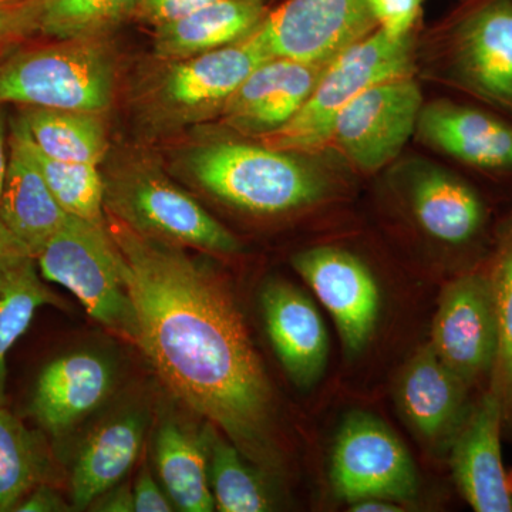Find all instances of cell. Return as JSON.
<instances>
[{
  "label": "cell",
  "instance_id": "1",
  "mask_svg": "<svg viewBox=\"0 0 512 512\" xmlns=\"http://www.w3.org/2000/svg\"><path fill=\"white\" fill-rule=\"evenodd\" d=\"M133 301L137 346L171 393L266 476L281 473L274 390L227 284L183 247L106 212Z\"/></svg>",
  "mask_w": 512,
  "mask_h": 512
},
{
  "label": "cell",
  "instance_id": "2",
  "mask_svg": "<svg viewBox=\"0 0 512 512\" xmlns=\"http://www.w3.org/2000/svg\"><path fill=\"white\" fill-rule=\"evenodd\" d=\"M185 171L224 204L255 215H281L328 197L330 181L301 153L264 144L214 141L188 151Z\"/></svg>",
  "mask_w": 512,
  "mask_h": 512
},
{
  "label": "cell",
  "instance_id": "3",
  "mask_svg": "<svg viewBox=\"0 0 512 512\" xmlns=\"http://www.w3.org/2000/svg\"><path fill=\"white\" fill-rule=\"evenodd\" d=\"M114 74L103 39H56L0 62V103L104 113L113 103Z\"/></svg>",
  "mask_w": 512,
  "mask_h": 512
},
{
  "label": "cell",
  "instance_id": "4",
  "mask_svg": "<svg viewBox=\"0 0 512 512\" xmlns=\"http://www.w3.org/2000/svg\"><path fill=\"white\" fill-rule=\"evenodd\" d=\"M104 211L147 237L210 254H235L238 239L153 163L131 160L103 174Z\"/></svg>",
  "mask_w": 512,
  "mask_h": 512
},
{
  "label": "cell",
  "instance_id": "5",
  "mask_svg": "<svg viewBox=\"0 0 512 512\" xmlns=\"http://www.w3.org/2000/svg\"><path fill=\"white\" fill-rule=\"evenodd\" d=\"M412 35L393 39L380 29L330 60L318 84L285 126L258 138L261 144L291 153H311L329 146L342 110L369 87L412 76Z\"/></svg>",
  "mask_w": 512,
  "mask_h": 512
},
{
  "label": "cell",
  "instance_id": "6",
  "mask_svg": "<svg viewBox=\"0 0 512 512\" xmlns=\"http://www.w3.org/2000/svg\"><path fill=\"white\" fill-rule=\"evenodd\" d=\"M35 261L46 281L72 292L94 320L137 345L136 311L106 222L67 215Z\"/></svg>",
  "mask_w": 512,
  "mask_h": 512
},
{
  "label": "cell",
  "instance_id": "7",
  "mask_svg": "<svg viewBox=\"0 0 512 512\" xmlns=\"http://www.w3.org/2000/svg\"><path fill=\"white\" fill-rule=\"evenodd\" d=\"M272 59L252 32L221 49L167 62L146 93L148 120L158 128H180L220 117L232 93L259 64Z\"/></svg>",
  "mask_w": 512,
  "mask_h": 512
},
{
  "label": "cell",
  "instance_id": "8",
  "mask_svg": "<svg viewBox=\"0 0 512 512\" xmlns=\"http://www.w3.org/2000/svg\"><path fill=\"white\" fill-rule=\"evenodd\" d=\"M376 29L366 0H285L252 36L272 59L328 64Z\"/></svg>",
  "mask_w": 512,
  "mask_h": 512
},
{
  "label": "cell",
  "instance_id": "9",
  "mask_svg": "<svg viewBox=\"0 0 512 512\" xmlns=\"http://www.w3.org/2000/svg\"><path fill=\"white\" fill-rule=\"evenodd\" d=\"M333 490L348 503L363 498L413 500L417 471L409 451L386 424L350 414L336 439L330 467Z\"/></svg>",
  "mask_w": 512,
  "mask_h": 512
},
{
  "label": "cell",
  "instance_id": "10",
  "mask_svg": "<svg viewBox=\"0 0 512 512\" xmlns=\"http://www.w3.org/2000/svg\"><path fill=\"white\" fill-rule=\"evenodd\" d=\"M423 109L412 76L384 80L355 97L333 126L330 143L363 173L382 170L416 133Z\"/></svg>",
  "mask_w": 512,
  "mask_h": 512
},
{
  "label": "cell",
  "instance_id": "11",
  "mask_svg": "<svg viewBox=\"0 0 512 512\" xmlns=\"http://www.w3.org/2000/svg\"><path fill=\"white\" fill-rule=\"evenodd\" d=\"M431 348L467 384L493 372L498 322L491 278L471 274L447 286L434 318Z\"/></svg>",
  "mask_w": 512,
  "mask_h": 512
},
{
  "label": "cell",
  "instance_id": "12",
  "mask_svg": "<svg viewBox=\"0 0 512 512\" xmlns=\"http://www.w3.org/2000/svg\"><path fill=\"white\" fill-rule=\"evenodd\" d=\"M458 84L512 111V0H478L458 18L450 39Z\"/></svg>",
  "mask_w": 512,
  "mask_h": 512
},
{
  "label": "cell",
  "instance_id": "13",
  "mask_svg": "<svg viewBox=\"0 0 512 512\" xmlns=\"http://www.w3.org/2000/svg\"><path fill=\"white\" fill-rule=\"evenodd\" d=\"M293 268L328 309L350 355L372 338L380 312L375 276L356 255L335 247L306 249L293 256Z\"/></svg>",
  "mask_w": 512,
  "mask_h": 512
},
{
  "label": "cell",
  "instance_id": "14",
  "mask_svg": "<svg viewBox=\"0 0 512 512\" xmlns=\"http://www.w3.org/2000/svg\"><path fill=\"white\" fill-rule=\"evenodd\" d=\"M326 66L285 57L266 60L229 97L222 121L255 140L278 130L305 104Z\"/></svg>",
  "mask_w": 512,
  "mask_h": 512
},
{
  "label": "cell",
  "instance_id": "15",
  "mask_svg": "<svg viewBox=\"0 0 512 512\" xmlns=\"http://www.w3.org/2000/svg\"><path fill=\"white\" fill-rule=\"evenodd\" d=\"M504 410L488 392L468 410L451 441V468L460 493L477 512H512V491L501 454Z\"/></svg>",
  "mask_w": 512,
  "mask_h": 512
},
{
  "label": "cell",
  "instance_id": "16",
  "mask_svg": "<svg viewBox=\"0 0 512 512\" xmlns=\"http://www.w3.org/2000/svg\"><path fill=\"white\" fill-rule=\"evenodd\" d=\"M116 370L99 353L74 352L42 370L33 390L30 412L52 436H63L106 402Z\"/></svg>",
  "mask_w": 512,
  "mask_h": 512
},
{
  "label": "cell",
  "instance_id": "17",
  "mask_svg": "<svg viewBox=\"0 0 512 512\" xmlns=\"http://www.w3.org/2000/svg\"><path fill=\"white\" fill-rule=\"evenodd\" d=\"M269 340L293 383L309 389L328 363V333L315 303L288 282L271 281L261 293Z\"/></svg>",
  "mask_w": 512,
  "mask_h": 512
},
{
  "label": "cell",
  "instance_id": "18",
  "mask_svg": "<svg viewBox=\"0 0 512 512\" xmlns=\"http://www.w3.org/2000/svg\"><path fill=\"white\" fill-rule=\"evenodd\" d=\"M416 133L427 146L470 167L512 171V126L487 111L433 101L421 109Z\"/></svg>",
  "mask_w": 512,
  "mask_h": 512
},
{
  "label": "cell",
  "instance_id": "19",
  "mask_svg": "<svg viewBox=\"0 0 512 512\" xmlns=\"http://www.w3.org/2000/svg\"><path fill=\"white\" fill-rule=\"evenodd\" d=\"M467 386L431 345L424 346L400 377V409L424 440L431 444L451 443L468 413Z\"/></svg>",
  "mask_w": 512,
  "mask_h": 512
},
{
  "label": "cell",
  "instance_id": "20",
  "mask_svg": "<svg viewBox=\"0 0 512 512\" xmlns=\"http://www.w3.org/2000/svg\"><path fill=\"white\" fill-rule=\"evenodd\" d=\"M67 215L50 191L18 128L12 126L8 170L0 192V221L35 258Z\"/></svg>",
  "mask_w": 512,
  "mask_h": 512
},
{
  "label": "cell",
  "instance_id": "21",
  "mask_svg": "<svg viewBox=\"0 0 512 512\" xmlns=\"http://www.w3.org/2000/svg\"><path fill=\"white\" fill-rule=\"evenodd\" d=\"M414 218L423 231L448 245L467 244L484 224L483 201L456 175L421 164L409 184Z\"/></svg>",
  "mask_w": 512,
  "mask_h": 512
},
{
  "label": "cell",
  "instance_id": "22",
  "mask_svg": "<svg viewBox=\"0 0 512 512\" xmlns=\"http://www.w3.org/2000/svg\"><path fill=\"white\" fill-rule=\"evenodd\" d=\"M264 0H220L154 29L153 49L177 62L221 49L248 36L268 13Z\"/></svg>",
  "mask_w": 512,
  "mask_h": 512
},
{
  "label": "cell",
  "instance_id": "23",
  "mask_svg": "<svg viewBox=\"0 0 512 512\" xmlns=\"http://www.w3.org/2000/svg\"><path fill=\"white\" fill-rule=\"evenodd\" d=\"M146 434V417L140 412L121 414L107 421L84 443L72 473V500L76 510L121 483L136 463Z\"/></svg>",
  "mask_w": 512,
  "mask_h": 512
},
{
  "label": "cell",
  "instance_id": "24",
  "mask_svg": "<svg viewBox=\"0 0 512 512\" xmlns=\"http://www.w3.org/2000/svg\"><path fill=\"white\" fill-rule=\"evenodd\" d=\"M103 113L22 107L18 119L45 156L100 167L109 148Z\"/></svg>",
  "mask_w": 512,
  "mask_h": 512
},
{
  "label": "cell",
  "instance_id": "25",
  "mask_svg": "<svg viewBox=\"0 0 512 512\" xmlns=\"http://www.w3.org/2000/svg\"><path fill=\"white\" fill-rule=\"evenodd\" d=\"M154 460L158 477L177 510H215L201 434L192 436L175 421H165L154 440Z\"/></svg>",
  "mask_w": 512,
  "mask_h": 512
},
{
  "label": "cell",
  "instance_id": "26",
  "mask_svg": "<svg viewBox=\"0 0 512 512\" xmlns=\"http://www.w3.org/2000/svg\"><path fill=\"white\" fill-rule=\"evenodd\" d=\"M207 453L208 481L215 510L265 512L272 510V497L262 473L217 427L201 431Z\"/></svg>",
  "mask_w": 512,
  "mask_h": 512
},
{
  "label": "cell",
  "instance_id": "27",
  "mask_svg": "<svg viewBox=\"0 0 512 512\" xmlns=\"http://www.w3.org/2000/svg\"><path fill=\"white\" fill-rule=\"evenodd\" d=\"M62 302L40 278L35 258L0 268V404L6 402L9 350L28 330L37 309Z\"/></svg>",
  "mask_w": 512,
  "mask_h": 512
},
{
  "label": "cell",
  "instance_id": "28",
  "mask_svg": "<svg viewBox=\"0 0 512 512\" xmlns=\"http://www.w3.org/2000/svg\"><path fill=\"white\" fill-rule=\"evenodd\" d=\"M47 473L45 441L0 404V512L15 511Z\"/></svg>",
  "mask_w": 512,
  "mask_h": 512
},
{
  "label": "cell",
  "instance_id": "29",
  "mask_svg": "<svg viewBox=\"0 0 512 512\" xmlns=\"http://www.w3.org/2000/svg\"><path fill=\"white\" fill-rule=\"evenodd\" d=\"M12 126L18 128L60 207L74 217L104 224L106 211L103 173L100 168L92 164L64 163L47 157L32 143L28 131L19 119L13 121Z\"/></svg>",
  "mask_w": 512,
  "mask_h": 512
},
{
  "label": "cell",
  "instance_id": "30",
  "mask_svg": "<svg viewBox=\"0 0 512 512\" xmlns=\"http://www.w3.org/2000/svg\"><path fill=\"white\" fill-rule=\"evenodd\" d=\"M141 0H46L40 32L55 39H103L133 19Z\"/></svg>",
  "mask_w": 512,
  "mask_h": 512
},
{
  "label": "cell",
  "instance_id": "31",
  "mask_svg": "<svg viewBox=\"0 0 512 512\" xmlns=\"http://www.w3.org/2000/svg\"><path fill=\"white\" fill-rule=\"evenodd\" d=\"M498 322V352L491 392L497 394L504 419H512V239L491 276Z\"/></svg>",
  "mask_w": 512,
  "mask_h": 512
},
{
  "label": "cell",
  "instance_id": "32",
  "mask_svg": "<svg viewBox=\"0 0 512 512\" xmlns=\"http://www.w3.org/2000/svg\"><path fill=\"white\" fill-rule=\"evenodd\" d=\"M46 0H26L0 8V53L40 32Z\"/></svg>",
  "mask_w": 512,
  "mask_h": 512
},
{
  "label": "cell",
  "instance_id": "33",
  "mask_svg": "<svg viewBox=\"0 0 512 512\" xmlns=\"http://www.w3.org/2000/svg\"><path fill=\"white\" fill-rule=\"evenodd\" d=\"M377 29L393 39L412 35L424 0H366Z\"/></svg>",
  "mask_w": 512,
  "mask_h": 512
},
{
  "label": "cell",
  "instance_id": "34",
  "mask_svg": "<svg viewBox=\"0 0 512 512\" xmlns=\"http://www.w3.org/2000/svg\"><path fill=\"white\" fill-rule=\"evenodd\" d=\"M220 0H141L134 18L156 29L174 22Z\"/></svg>",
  "mask_w": 512,
  "mask_h": 512
},
{
  "label": "cell",
  "instance_id": "35",
  "mask_svg": "<svg viewBox=\"0 0 512 512\" xmlns=\"http://www.w3.org/2000/svg\"><path fill=\"white\" fill-rule=\"evenodd\" d=\"M134 510L136 512H173L177 510L167 491L160 488L148 468L138 474L133 487Z\"/></svg>",
  "mask_w": 512,
  "mask_h": 512
},
{
  "label": "cell",
  "instance_id": "36",
  "mask_svg": "<svg viewBox=\"0 0 512 512\" xmlns=\"http://www.w3.org/2000/svg\"><path fill=\"white\" fill-rule=\"evenodd\" d=\"M70 507L63 500L62 495L55 488L45 483L37 485L35 490L23 498L15 508L19 512H62L69 511Z\"/></svg>",
  "mask_w": 512,
  "mask_h": 512
},
{
  "label": "cell",
  "instance_id": "37",
  "mask_svg": "<svg viewBox=\"0 0 512 512\" xmlns=\"http://www.w3.org/2000/svg\"><path fill=\"white\" fill-rule=\"evenodd\" d=\"M93 511L103 512H136L134 510L133 488L127 484H119L101 495L92 504Z\"/></svg>",
  "mask_w": 512,
  "mask_h": 512
},
{
  "label": "cell",
  "instance_id": "38",
  "mask_svg": "<svg viewBox=\"0 0 512 512\" xmlns=\"http://www.w3.org/2000/svg\"><path fill=\"white\" fill-rule=\"evenodd\" d=\"M33 258L28 248L0 221V268Z\"/></svg>",
  "mask_w": 512,
  "mask_h": 512
},
{
  "label": "cell",
  "instance_id": "39",
  "mask_svg": "<svg viewBox=\"0 0 512 512\" xmlns=\"http://www.w3.org/2000/svg\"><path fill=\"white\" fill-rule=\"evenodd\" d=\"M350 510L355 512H397L400 511L396 501L386 500V498H363L355 503H350Z\"/></svg>",
  "mask_w": 512,
  "mask_h": 512
},
{
  "label": "cell",
  "instance_id": "40",
  "mask_svg": "<svg viewBox=\"0 0 512 512\" xmlns=\"http://www.w3.org/2000/svg\"><path fill=\"white\" fill-rule=\"evenodd\" d=\"M8 123H6L5 104L0 103V192L5 183L6 170H8Z\"/></svg>",
  "mask_w": 512,
  "mask_h": 512
},
{
  "label": "cell",
  "instance_id": "41",
  "mask_svg": "<svg viewBox=\"0 0 512 512\" xmlns=\"http://www.w3.org/2000/svg\"><path fill=\"white\" fill-rule=\"evenodd\" d=\"M26 2V0H0V8L5 6L16 5V3Z\"/></svg>",
  "mask_w": 512,
  "mask_h": 512
}]
</instances>
